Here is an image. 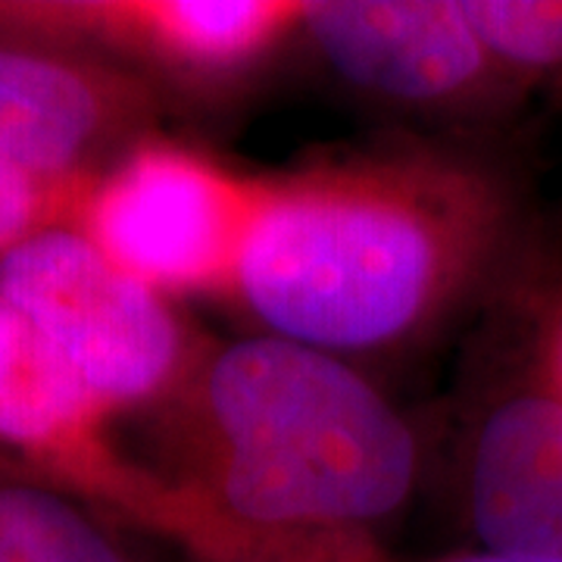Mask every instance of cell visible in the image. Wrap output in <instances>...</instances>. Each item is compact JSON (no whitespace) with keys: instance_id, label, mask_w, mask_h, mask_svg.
Instances as JSON below:
<instances>
[{"instance_id":"6da1fadb","label":"cell","mask_w":562,"mask_h":562,"mask_svg":"<svg viewBox=\"0 0 562 562\" xmlns=\"http://www.w3.org/2000/svg\"><path fill=\"white\" fill-rule=\"evenodd\" d=\"M519 191L457 147H397L260 179L235 291L266 335L328 353L413 341L506 260Z\"/></svg>"},{"instance_id":"7a4b0ae2","label":"cell","mask_w":562,"mask_h":562,"mask_svg":"<svg viewBox=\"0 0 562 562\" xmlns=\"http://www.w3.org/2000/svg\"><path fill=\"white\" fill-rule=\"evenodd\" d=\"M213 453L172 479L157 535L203 562H257L269 541L372 535L419 479L409 422L344 357L260 335L201 375Z\"/></svg>"},{"instance_id":"3957f363","label":"cell","mask_w":562,"mask_h":562,"mask_svg":"<svg viewBox=\"0 0 562 562\" xmlns=\"http://www.w3.org/2000/svg\"><path fill=\"white\" fill-rule=\"evenodd\" d=\"M260 179L191 147L140 138L91 181L76 228L162 294L235 291Z\"/></svg>"},{"instance_id":"277c9868","label":"cell","mask_w":562,"mask_h":562,"mask_svg":"<svg viewBox=\"0 0 562 562\" xmlns=\"http://www.w3.org/2000/svg\"><path fill=\"white\" fill-rule=\"evenodd\" d=\"M0 297L57 347L110 413L157 401L191 357L169 301L76 225L47 228L0 257Z\"/></svg>"},{"instance_id":"5b68a950","label":"cell","mask_w":562,"mask_h":562,"mask_svg":"<svg viewBox=\"0 0 562 562\" xmlns=\"http://www.w3.org/2000/svg\"><path fill=\"white\" fill-rule=\"evenodd\" d=\"M301 20L294 0H0L3 35L201 88L254 72Z\"/></svg>"},{"instance_id":"8992f818","label":"cell","mask_w":562,"mask_h":562,"mask_svg":"<svg viewBox=\"0 0 562 562\" xmlns=\"http://www.w3.org/2000/svg\"><path fill=\"white\" fill-rule=\"evenodd\" d=\"M301 35L347 85L394 106L497 116L525 94L460 0H313Z\"/></svg>"},{"instance_id":"52a82bcc","label":"cell","mask_w":562,"mask_h":562,"mask_svg":"<svg viewBox=\"0 0 562 562\" xmlns=\"http://www.w3.org/2000/svg\"><path fill=\"white\" fill-rule=\"evenodd\" d=\"M157 91L91 54L0 32V160L47 179H94L157 116Z\"/></svg>"},{"instance_id":"ba28073f","label":"cell","mask_w":562,"mask_h":562,"mask_svg":"<svg viewBox=\"0 0 562 562\" xmlns=\"http://www.w3.org/2000/svg\"><path fill=\"white\" fill-rule=\"evenodd\" d=\"M110 419L57 347L0 297V441L81 501L140 525L160 475L122 457Z\"/></svg>"},{"instance_id":"9c48e42d","label":"cell","mask_w":562,"mask_h":562,"mask_svg":"<svg viewBox=\"0 0 562 562\" xmlns=\"http://www.w3.org/2000/svg\"><path fill=\"white\" fill-rule=\"evenodd\" d=\"M479 550L562 562V394L538 369L487 401L462 460Z\"/></svg>"},{"instance_id":"30bf717a","label":"cell","mask_w":562,"mask_h":562,"mask_svg":"<svg viewBox=\"0 0 562 562\" xmlns=\"http://www.w3.org/2000/svg\"><path fill=\"white\" fill-rule=\"evenodd\" d=\"M465 20L528 88L562 85V0H460Z\"/></svg>"},{"instance_id":"8fae6325","label":"cell","mask_w":562,"mask_h":562,"mask_svg":"<svg viewBox=\"0 0 562 562\" xmlns=\"http://www.w3.org/2000/svg\"><path fill=\"white\" fill-rule=\"evenodd\" d=\"M3 487L38 562H132V557L110 538V531L72 497L32 484Z\"/></svg>"},{"instance_id":"7c38bea8","label":"cell","mask_w":562,"mask_h":562,"mask_svg":"<svg viewBox=\"0 0 562 562\" xmlns=\"http://www.w3.org/2000/svg\"><path fill=\"white\" fill-rule=\"evenodd\" d=\"M94 179H47L0 160V257L47 228L76 225Z\"/></svg>"},{"instance_id":"4fadbf2b","label":"cell","mask_w":562,"mask_h":562,"mask_svg":"<svg viewBox=\"0 0 562 562\" xmlns=\"http://www.w3.org/2000/svg\"><path fill=\"white\" fill-rule=\"evenodd\" d=\"M0 562H38L7 501V487H0Z\"/></svg>"},{"instance_id":"5bb4252c","label":"cell","mask_w":562,"mask_h":562,"mask_svg":"<svg viewBox=\"0 0 562 562\" xmlns=\"http://www.w3.org/2000/svg\"><path fill=\"white\" fill-rule=\"evenodd\" d=\"M543 375L557 384V391L562 394V310L557 313V319L547 331V341H543Z\"/></svg>"},{"instance_id":"9a60e30c","label":"cell","mask_w":562,"mask_h":562,"mask_svg":"<svg viewBox=\"0 0 562 562\" xmlns=\"http://www.w3.org/2000/svg\"><path fill=\"white\" fill-rule=\"evenodd\" d=\"M394 562H550V560H528V557H509V553H494V550H457V553H441V557H428V560H397Z\"/></svg>"}]
</instances>
